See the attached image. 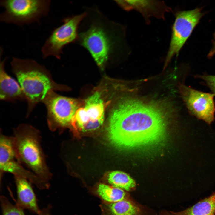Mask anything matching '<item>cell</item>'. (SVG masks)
Wrapping results in <instances>:
<instances>
[{"label":"cell","mask_w":215,"mask_h":215,"mask_svg":"<svg viewBox=\"0 0 215 215\" xmlns=\"http://www.w3.org/2000/svg\"><path fill=\"white\" fill-rule=\"evenodd\" d=\"M87 15L84 12L64 19L63 23L53 30L42 47L43 58L53 56L60 59L64 47L78 40L79 25Z\"/></svg>","instance_id":"obj_6"},{"label":"cell","mask_w":215,"mask_h":215,"mask_svg":"<svg viewBox=\"0 0 215 215\" xmlns=\"http://www.w3.org/2000/svg\"><path fill=\"white\" fill-rule=\"evenodd\" d=\"M51 208V206L48 205L46 208L41 210L39 215H51L50 213Z\"/></svg>","instance_id":"obj_22"},{"label":"cell","mask_w":215,"mask_h":215,"mask_svg":"<svg viewBox=\"0 0 215 215\" xmlns=\"http://www.w3.org/2000/svg\"><path fill=\"white\" fill-rule=\"evenodd\" d=\"M0 199L2 215H25L24 209L11 203L5 196H1Z\"/></svg>","instance_id":"obj_19"},{"label":"cell","mask_w":215,"mask_h":215,"mask_svg":"<svg viewBox=\"0 0 215 215\" xmlns=\"http://www.w3.org/2000/svg\"><path fill=\"white\" fill-rule=\"evenodd\" d=\"M162 215H172L170 212L165 213L164 214H163Z\"/></svg>","instance_id":"obj_23"},{"label":"cell","mask_w":215,"mask_h":215,"mask_svg":"<svg viewBox=\"0 0 215 215\" xmlns=\"http://www.w3.org/2000/svg\"><path fill=\"white\" fill-rule=\"evenodd\" d=\"M104 113L103 101L100 93L96 92L86 100L83 107L77 110L72 125L82 132L95 130L102 125Z\"/></svg>","instance_id":"obj_10"},{"label":"cell","mask_w":215,"mask_h":215,"mask_svg":"<svg viewBox=\"0 0 215 215\" xmlns=\"http://www.w3.org/2000/svg\"><path fill=\"white\" fill-rule=\"evenodd\" d=\"M135 92L122 97L109 117L108 137L123 150H142L161 146L175 109L165 99H151Z\"/></svg>","instance_id":"obj_1"},{"label":"cell","mask_w":215,"mask_h":215,"mask_svg":"<svg viewBox=\"0 0 215 215\" xmlns=\"http://www.w3.org/2000/svg\"><path fill=\"white\" fill-rule=\"evenodd\" d=\"M10 65L27 102V116L36 105L44 102L50 92L66 89L53 80L44 66L34 59L14 57Z\"/></svg>","instance_id":"obj_2"},{"label":"cell","mask_w":215,"mask_h":215,"mask_svg":"<svg viewBox=\"0 0 215 215\" xmlns=\"http://www.w3.org/2000/svg\"><path fill=\"white\" fill-rule=\"evenodd\" d=\"M50 5L49 0H2L0 5L4 10L0 21L19 26L39 22L47 15Z\"/></svg>","instance_id":"obj_4"},{"label":"cell","mask_w":215,"mask_h":215,"mask_svg":"<svg viewBox=\"0 0 215 215\" xmlns=\"http://www.w3.org/2000/svg\"><path fill=\"white\" fill-rule=\"evenodd\" d=\"M201 8L177 12L173 25L169 48L166 57L163 70L179 51L203 16Z\"/></svg>","instance_id":"obj_7"},{"label":"cell","mask_w":215,"mask_h":215,"mask_svg":"<svg viewBox=\"0 0 215 215\" xmlns=\"http://www.w3.org/2000/svg\"><path fill=\"white\" fill-rule=\"evenodd\" d=\"M14 177L17 195L16 204L23 209H27L39 215L41 210L38 205L32 183L22 177L14 176Z\"/></svg>","instance_id":"obj_12"},{"label":"cell","mask_w":215,"mask_h":215,"mask_svg":"<svg viewBox=\"0 0 215 215\" xmlns=\"http://www.w3.org/2000/svg\"><path fill=\"white\" fill-rule=\"evenodd\" d=\"M14 142L18 161L42 179L49 182L52 177L41 145L39 130L27 124L13 129Z\"/></svg>","instance_id":"obj_3"},{"label":"cell","mask_w":215,"mask_h":215,"mask_svg":"<svg viewBox=\"0 0 215 215\" xmlns=\"http://www.w3.org/2000/svg\"><path fill=\"white\" fill-rule=\"evenodd\" d=\"M196 76L204 80L215 95V76L205 74Z\"/></svg>","instance_id":"obj_20"},{"label":"cell","mask_w":215,"mask_h":215,"mask_svg":"<svg viewBox=\"0 0 215 215\" xmlns=\"http://www.w3.org/2000/svg\"><path fill=\"white\" fill-rule=\"evenodd\" d=\"M170 212L172 215H215V192L185 209Z\"/></svg>","instance_id":"obj_16"},{"label":"cell","mask_w":215,"mask_h":215,"mask_svg":"<svg viewBox=\"0 0 215 215\" xmlns=\"http://www.w3.org/2000/svg\"><path fill=\"white\" fill-rule=\"evenodd\" d=\"M117 4L124 10H135L140 12L147 22L150 18L154 17L165 19L166 13L171 10L162 1L152 0H116Z\"/></svg>","instance_id":"obj_11"},{"label":"cell","mask_w":215,"mask_h":215,"mask_svg":"<svg viewBox=\"0 0 215 215\" xmlns=\"http://www.w3.org/2000/svg\"><path fill=\"white\" fill-rule=\"evenodd\" d=\"M43 103L46 106L48 127L52 131L71 125L79 103L74 99L50 92Z\"/></svg>","instance_id":"obj_8"},{"label":"cell","mask_w":215,"mask_h":215,"mask_svg":"<svg viewBox=\"0 0 215 215\" xmlns=\"http://www.w3.org/2000/svg\"><path fill=\"white\" fill-rule=\"evenodd\" d=\"M107 180L111 186L126 191H131L136 186L135 181L130 176L121 171L111 172L108 174Z\"/></svg>","instance_id":"obj_18"},{"label":"cell","mask_w":215,"mask_h":215,"mask_svg":"<svg viewBox=\"0 0 215 215\" xmlns=\"http://www.w3.org/2000/svg\"><path fill=\"white\" fill-rule=\"evenodd\" d=\"M101 215H141L139 207L125 199L113 203H106L101 206Z\"/></svg>","instance_id":"obj_15"},{"label":"cell","mask_w":215,"mask_h":215,"mask_svg":"<svg viewBox=\"0 0 215 215\" xmlns=\"http://www.w3.org/2000/svg\"><path fill=\"white\" fill-rule=\"evenodd\" d=\"M1 175L5 172L12 173L26 179L40 189H47L50 187L49 182L41 178L34 173L22 165L17 158L12 159L0 166Z\"/></svg>","instance_id":"obj_14"},{"label":"cell","mask_w":215,"mask_h":215,"mask_svg":"<svg viewBox=\"0 0 215 215\" xmlns=\"http://www.w3.org/2000/svg\"><path fill=\"white\" fill-rule=\"evenodd\" d=\"M96 191L98 195L107 203L115 202L126 199V191L103 183L98 185Z\"/></svg>","instance_id":"obj_17"},{"label":"cell","mask_w":215,"mask_h":215,"mask_svg":"<svg viewBox=\"0 0 215 215\" xmlns=\"http://www.w3.org/2000/svg\"><path fill=\"white\" fill-rule=\"evenodd\" d=\"M180 94L189 111L209 125L214 120V93L201 92L183 84L178 86Z\"/></svg>","instance_id":"obj_9"},{"label":"cell","mask_w":215,"mask_h":215,"mask_svg":"<svg viewBox=\"0 0 215 215\" xmlns=\"http://www.w3.org/2000/svg\"><path fill=\"white\" fill-rule=\"evenodd\" d=\"M100 22H93L79 34L80 44L90 53L96 63L103 68L114 53L118 38Z\"/></svg>","instance_id":"obj_5"},{"label":"cell","mask_w":215,"mask_h":215,"mask_svg":"<svg viewBox=\"0 0 215 215\" xmlns=\"http://www.w3.org/2000/svg\"><path fill=\"white\" fill-rule=\"evenodd\" d=\"M212 44V47L208 55V57L210 58L215 55V31L213 35Z\"/></svg>","instance_id":"obj_21"},{"label":"cell","mask_w":215,"mask_h":215,"mask_svg":"<svg viewBox=\"0 0 215 215\" xmlns=\"http://www.w3.org/2000/svg\"><path fill=\"white\" fill-rule=\"evenodd\" d=\"M5 61L1 59L0 63V99L10 102L26 100L20 85L5 71Z\"/></svg>","instance_id":"obj_13"}]
</instances>
